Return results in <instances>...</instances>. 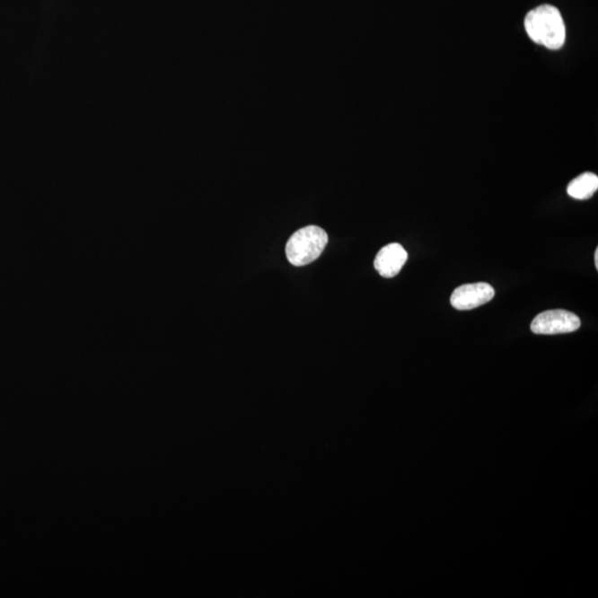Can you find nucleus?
<instances>
[{
  "mask_svg": "<svg viewBox=\"0 0 598 598\" xmlns=\"http://www.w3.org/2000/svg\"><path fill=\"white\" fill-rule=\"evenodd\" d=\"M525 31L535 44L549 49L562 48L567 30L558 9L550 4H542L531 11L525 17Z\"/></svg>",
  "mask_w": 598,
  "mask_h": 598,
  "instance_id": "nucleus-1",
  "label": "nucleus"
},
{
  "mask_svg": "<svg viewBox=\"0 0 598 598\" xmlns=\"http://www.w3.org/2000/svg\"><path fill=\"white\" fill-rule=\"evenodd\" d=\"M581 320L571 312L564 310L547 311L534 318L531 330L536 335H558L576 331Z\"/></svg>",
  "mask_w": 598,
  "mask_h": 598,
  "instance_id": "nucleus-3",
  "label": "nucleus"
},
{
  "mask_svg": "<svg viewBox=\"0 0 598 598\" xmlns=\"http://www.w3.org/2000/svg\"><path fill=\"white\" fill-rule=\"evenodd\" d=\"M598 189V178L594 173H583L568 184V196L576 199H587L594 196Z\"/></svg>",
  "mask_w": 598,
  "mask_h": 598,
  "instance_id": "nucleus-6",
  "label": "nucleus"
},
{
  "mask_svg": "<svg viewBox=\"0 0 598 598\" xmlns=\"http://www.w3.org/2000/svg\"><path fill=\"white\" fill-rule=\"evenodd\" d=\"M595 268H598V249L595 251Z\"/></svg>",
  "mask_w": 598,
  "mask_h": 598,
  "instance_id": "nucleus-7",
  "label": "nucleus"
},
{
  "mask_svg": "<svg viewBox=\"0 0 598 598\" xmlns=\"http://www.w3.org/2000/svg\"><path fill=\"white\" fill-rule=\"evenodd\" d=\"M408 259V253L400 244L384 246L374 259V268L383 277L391 278L400 273Z\"/></svg>",
  "mask_w": 598,
  "mask_h": 598,
  "instance_id": "nucleus-5",
  "label": "nucleus"
},
{
  "mask_svg": "<svg viewBox=\"0 0 598 598\" xmlns=\"http://www.w3.org/2000/svg\"><path fill=\"white\" fill-rule=\"evenodd\" d=\"M495 294V288L490 284H467L455 289L450 303L455 310L471 311L490 302Z\"/></svg>",
  "mask_w": 598,
  "mask_h": 598,
  "instance_id": "nucleus-4",
  "label": "nucleus"
},
{
  "mask_svg": "<svg viewBox=\"0 0 598 598\" xmlns=\"http://www.w3.org/2000/svg\"><path fill=\"white\" fill-rule=\"evenodd\" d=\"M329 243V235L320 226L310 225L294 233L286 245L288 262L305 266L314 262Z\"/></svg>",
  "mask_w": 598,
  "mask_h": 598,
  "instance_id": "nucleus-2",
  "label": "nucleus"
}]
</instances>
